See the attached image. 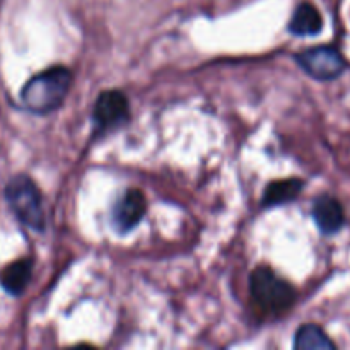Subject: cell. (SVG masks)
Returning a JSON list of instances; mask_svg holds the SVG:
<instances>
[{
  "label": "cell",
  "instance_id": "obj_4",
  "mask_svg": "<svg viewBox=\"0 0 350 350\" xmlns=\"http://www.w3.org/2000/svg\"><path fill=\"white\" fill-rule=\"evenodd\" d=\"M296 62L310 77L317 81H334L344 74L345 58L335 46L321 44V46L306 48L296 55Z\"/></svg>",
  "mask_w": 350,
  "mask_h": 350
},
{
  "label": "cell",
  "instance_id": "obj_7",
  "mask_svg": "<svg viewBox=\"0 0 350 350\" xmlns=\"http://www.w3.org/2000/svg\"><path fill=\"white\" fill-rule=\"evenodd\" d=\"M314 224L323 234H337L345 224V212L340 202L332 195H320L311 208Z\"/></svg>",
  "mask_w": 350,
  "mask_h": 350
},
{
  "label": "cell",
  "instance_id": "obj_10",
  "mask_svg": "<svg viewBox=\"0 0 350 350\" xmlns=\"http://www.w3.org/2000/svg\"><path fill=\"white\" fill-rule=\"evenodd\" d=\"M304 188V181L299 178H287V180H277L267 185L262 197L263 207H277V205L291 204L301 195Z\"/></svg>",
  "mask_w": 350,
  "mask_h": 350
},
{
  "label": "cell",
  "instance_id": "obj_1",
  "mask_svg": "<svg viewBox=\"0 0 350 350\" xmlns=\"http://www.w3.org/2000/svg\"><path fill=\"white\" fill-rule=\"evenodd\" d=\"M74 77L67 67L55 65L33 75L21 91V101L36 115H48L64 105Z\"/></svg>",
  "mask_w": 350,
  "mask_h": 350
},
{
  "label": "cell",
  "instance_id": "obj_5",
  "mask_svg": "<svg viewBox=\"0 0 350 350\" xmlns=\"http://www.w3.org/2000/svg\"><path fill=\"white\" fill-rule=\"evenodd\" d=\"M130 120V103L125 92L118 89L103 91L96 99L94 109H92V122H94V132L99 135L113 132L120 129Z\"/></svg>",
  "mask_w": 350,
  "mask_h": 350
},
{
  "label": "cell",
  "instance_id": "obj_3",
  "mask_svg": "<svg viewBox=\"0 0 350 350\" xmlns=\"http://www.w3.org/2000/svg\"><path fill=\"white\" fill-rule=\"evenodd\" d=\"M250 293L260 310L282 313L296 303V289L269 267H260L250 277Z\"/></svg>",
  "mask_w": 350,
  "mask_h": 350
},
{
  "label": "cell",
  "instance_id": "obj_6",
  "mask_svg": "<svg viewBox=\"0 0 350 350\" xmlns=\"http://www.w3.org/2000/svg\"><path fill=\"white\" fill-rule=\"evenodd\" d=\"M147 212V200L146 195L137 188L126 190L122 197L116 200V204L111 208V222L115 229L122 234L132 231L140 221L144 219Z\"/></svg>",
  "mask_w": 350,
  "mask_h": 350
},
{
  "label": "cell",
  "instance_id": "obj_2",
  "mask_svg": "<svg viewBox=\"0 0 350 350\" xmlns=\"http://www.w3.org/2000/svg\"><path fill=\"white\" fill-rule=\"evenodd\" d=\"M5 200L14 215L26 228L40 232L44 231L46 217H44L41 191L27 174H17L10 178L5 187Z\"/></svg>",
  "mask_w": 350,
  "mask_h": 350
},
{
  "label": "cell",
  "instance_id": "obj_11",
  "mask_svg": "<svg viewBox=\"0 0 350 350\" xmlns=\"http://www.w3.org/2000/svg\"><path fill=\"white\" fill-rule=\"evenodd\" d=\"M337 345L330 340L325 330L314 323L303 325L294 335V349L297 350H334Z\"/></svg>",
  "mask_w": 350,
  "mask_h": 350
},
{
  "label": "cell",
  "instance_id": "obj_9",
  "mask_svg": "<svg viewBox=\"0 0 350 350\" xmlns=\"http://www.w3.org/2000/svg\"><path fill=\"white\" fill-rule=\"evenodd\" d=\"M323 29V17L317 5L311 2H301L289 21V31L294 36H314Z\"/></svg>",
  "mask_w": 350,
  "mask_h": 350
},
{
  "label": "cell",
  "instance_id": "obj_8",
  "mask_svg": "<svg viewBox=\"0 0 350 350\" xmlns=\"http://www.w3.org/2000/svg\"><path fill=\"white\" fill-rule=\"evenodd\" d=\"M33 277V258H19L3 267L0 272V286L10 296H21Z\"/></svg>",
  "mask_w": 350,
  "mask_h": 350
}]
</instances>
